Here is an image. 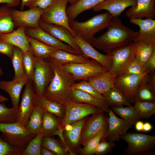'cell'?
<instances>
[{
	"instance_id": "cell-1",
	"label": "cell",
	"mask_w": 155,
	"mask_h": 155,
	"mask_svg": "<svg viewBox=\"0 0 155 155\" xmlns=\"http://www.w3.org/2000/svg\"><path fill=\"white\" fill-rule=\"evenodd\" d=\"M106 31L94 38L92 46L111 55L115 51L129 45L133 42L138 31L125 25L118 17H114Z\"/></svg>"
},
{
	"instance_id": "cell-2",
	"label": "cell",
	"mask_w": 155,
	"mask_h": 155,
	"mask_svg": "<svg viewBox=\"0 0 155 155\" xmlns=\"http://www.w3.org/2000/svg\"><path fill=\"white\" fill-rule=\"evenodd\" d=\"M47 59L52 67L54 75L43 96L50 100L63 105L71 101V88L76 81L60 64L51 58Z\"/></svg>"
},
{
	"instance_id": "cell-3",
	"label": "cell",
	"mask_w": 155,
	"mask_h": 155,
	"mask_svg": "<svg viewBox=\"0 0 155 155\" xmlns=\"http://www.w3.org/2000/svg\"><path fill=\"white\" fill-rule=\"evenodd\" d=\"M113 17L108 12L95 15L86 21H69V26L75 34L91 44L94 35L107 28L112 23Z\"/></svg>"
},
{
	"instance_id": "cell-4",
	"label": "cell",
	"mask_w": 155,
	"mask_h": 155,
	"mask_svg": "<svg viewBox=\"0 0 155 155\" xmlns=\"http://www.w3.org/2000/svg\"><path fill=\"white\" fill-rule=\"evenodd\" d=\"M120 138L125 141L128 146L124 153L129 155H154L155 135L136 133H125Z\"/></svg>"
},
{
	"instance_id": "cell-5",
	"label": "cell",
	"mask_w": 155,
	"mask_h": 155,
	"mask_svg": "<svg viewBox=\"0 0 155 155\" xmlns=\"http://www.w3.org/2000/svg\"><path fill=\"white\" fill-rule=\"evenodd\" d=\"M1 137L11 145L19 147H26L36 134L28 131L25 127L17 122L0 123Z\"/></svg>"
},
{
	"instance_id": "cell-6",
	"label": "cell",
	"mask_w": 155,
	"mask_h": 155,
	"mask_svg": "<svg viewBox=\"0 0 155 155\" xmlns=\"http://www.w3.org/2000/svg\"><path fill=\"white\" fill-rule=\"evenodd\" d=\"M35 67L32 82L36 94L43 96L44 92L50 82L54 75L51 63L46 59L35 57Z\"/></svg>"
},
{
	"instance_id": "cell-7",
	"label": "cell",
	"mask_w": 155,
	"mask_h": 155,
	"mask_svg": "<svg viewBox=\"0 0 155 155\" xmlns=\"http://www.w3.org/2000/svg\"><path fill=\"white\" fill-rule=\"evenodd\" d=\"M68 3L66 0H53L44 10L40 20L45 23L63 26L69 30L73 35L75 33L69 26L66 13Z\"/></svg>"
},
{
	"instance_id": "cell-8",
	"label": "cell",
	"mask_w": 155,
	"mask_h": 155,
	"mask_svg": "<svg viewBox=\"0 0 155 155\" xmlns=\"http://www.w3.org/2000/svg\"><path fill=\"white\" fill-rule=\"evenodd\" d=\"M63 105L65 113L61 125L63 127L82 119L90 115L101 112L104 113L96 106L87 103H77L71 101Z\"/></svg>"
},
{
	"instance_id": "cell-9",
	"label": "cell",
	"mask_w": 155,
	"mask_h": 155,
	"mask_svg": "<svg viewBox=\"0 0 155 155\" xmlns=\"http://www.w3.org/2000/svg\"><path fill=\"white\" fill-rule=\"evenodd\" d=\"M150 72L148 71L141 75L123 74L117 76L114 87L120 90L131 104L133 103L140 85Z\"/></svg>"
},
{
	"instance_id": "cell-10",
	"label": "cell",
	"mask_w": 155,
	"mask_h": 155,
	"mask_svg": "<svg viewBox=\"0 0 155 155\" xmlns=\"http://www.w3.org/2000/svg\"><path fill=\"white\" fill-rule=\"evenodd\" d=\"M61 65L65 71L73 76L75 81L80 80L87 81L91 77L108 70L93 59L90 60L89 62L85 63Z\"/></svg>"
},
{
	"instance_id": "cell-11",
	"label": "cell",
	"mask_w": 155,
	"mask_h": 155,
	"mask_svg": "<svg viewBox=\"0 0 155 155\" xmlns=\"http://www.w3.org/2000/svg\"><path fill=\"white\" fill-rule=\"evenodd\" d=\"M112 66L110 71L116 77L122 75L135 58V47L133 42L112 53Z\"/></svg>"
},
{
	"instance_id": "cell-12",
	"label": "cell",
	"mask_w": 155,
	"mask_h": 155,
	"mask_svg": "<svg viewBox=\"0 0 155 155\" xmlns=\"http://www.w3.org/2000/svg\"><path fill=\"white\" fill-rule=\"evenodd\" d=\"M101 112L92 114L88 118L82 129L80 140L83 146L98 134L104 127L108 125V117Z\"/></svg>"
},
{
	"instance_id": "cell-13",
	"label": "cell",
	"mask_w": 155,
	"mask_h": 155,
	"mask_svg": "<svg viewBox=\"0 0 155 155\" xmlns=\"http://www.w3.org/2000/svg\"><path fill=\"white\" fill-rule=\"evenodd\" d=\"M35 92L31 80H28L22 93L21 103L17 110L16 122L26 127L35 105L34 94Z\"/></svg>"
},
{
	"instance_id": "cell-14",
	"label": "cell",
	"mask_w": 155,
	"mask_h": 155,
	"mask_svg": "<svg viewBox=\"0 0 155 155\" xmlns=\"http://www.w3.org/2000/svg\"><path fill=\"white\" fill-rule=\"evenodd\" d=\"M88 118L87 116L63 127V137L71 155H75L81 149L80 147L82 130Z\"/></svg>"
},
{
	"instance_id": "cell-15",
	"label": "cell",
	"mask_w": 155,
	"mask_h": 155,
	"mask_svg": "<svg viewBox=\"0 0 155 155\" xmlns=\"http://www.w3.org/2000/svg\"><path fill=\"white\" fill-rule=\"evenodd\" d=\"M44 10L38 7L30 8L23 11L12 9V17L15 26L36 28Z\"/></svg>"
},
{
	"instance_id": "cell-16",
	"label": "cell",
	"mask_w": 155,
	"mask_h": 155,
	"mask_svg": "<svg viewBox=\"0 0 155 155\" xmlns=\"http://www.w3.org/2000/svg\"><path fill=\"white\" fill-rule=\"evenodd\" d=\"M26 33L34 39L58 50L64 51L74 54L80 55L71 46L54 37L38 26L36 28L26 27Z\"/></svg>"
},
{
	"instance_id": "cell-17",
	"label": "cell",
	"mask_w": 155,
	"mask_h": 155,
	"mask_svg": "<svg viewBox=\"0 0 155 155\" xmlns=\"http://www.w3.org/2000/svg\"><path fill=\"white\" fill-rule=\"evenodd\" d=\"M38 25L43 30L60 41L67 43L80 55H83L71 32L66 28L59 25L45 23L40 20Z\"/></svg>"
},
{
	"instance_id": "cell-18",
	"label": "cell",
	"mask_w": 155,
	"mask_h": 155,
	"mask_svg": "<svg viewBox=\"0 0 155 155\" xmlns=\"http://www.w3.org/2000/svg\"><path fill=\"white\" fill-rule=\"evenodd\" d=\"M129 21L140 28L133 42H141L155 45V20L151 18L130 19Z\"/></svg>"
},
{
	"instance_id": "cell-19",
	"label": "cell",
	"mask_w": 155,
	"mask_h": 155,
	"mask_svg": "<svg viewBox=\"0 0 155 155\" xmlns=\"http://www.w3.org/2000/svg\"><path fill=\"white\" fill-rule=\"evenodd\" d=\"M72 36L84 55L97 62L108 70H110L112 64L111 55L100 53L81 37L75 34Z\"/></svg>"
},
{
	"instance_id": "cell-20",
	"label": "cell",
	"mask_w": 155,
	"mask_h": 155,
	"mask_svg": "<svg viewBox=\"0 0 155 155\" xmlns=\"http://www.w3.org/2000/svg\"><path fill=\"white\" fill-rule=\"evenodd\" d=\"M108 114V127L103 140L107 138L109 141H118L120 136L126 133L131 126L122 119L117 117L111 108Z\"/></svg>"
},
{
	"instance_id": "cell-21",
	"label": "cell",
	"mask_w": 155,
	"mask_h": 155,
	"mask_svg": "<svg viewBox=\"0 0 155 155\" xmlns=\"http://www.w3.org/2000/svg\"><path fill=\"white\" fill-rule=\"evenodd\" d=\"M155 0H137L136 3L126 12L130 19H154L155 17Z\"/></svg>"
},
{
	"instance_id": "cell-22",
	"label": "cell",
	"mask_w": 155,
	"mask_h": 155,
	"mask_svg": "<svg viewBox=\"0 0 155 155\" xmlns=\"http://www.w3.org/2000/svg\"><path fill=\"white\" fill-rule=\"evenodd\" d=\"M28 80L25 75L20 78L0 82V89L9 94L11 99L12 107L17 111L19 106L21 90Z\"/></svg>"
},
{
	"instance_id": "cell-23",
	"label": "cell",
	"mask_w": 155,
	"mask_h": 155,
	"mask_svg": "<svg viewBox=\"0 0 155 155\" xmlns=\"http://www.w3.org/2000/svg\"><path fill=\"white\" fill-rule=\"evenodd\" d=\"M26 27L20 26L15 30L0 35V41L5 42L18 47L24 52L31 49L26 33Z\"/></svg>"
},
{
	"instance_id": "cell-24",
	"label": "cell",
	"mask_w": 155,
	"mask_h": 155,
	"mask_svg": "<svg viewBox=\"0 0 155 155\" xmlns=\"http://www.w3.org/2000/svg\"><path fill=\"white\" fill-rule=\"evenodd\" d=\"M137 0H105L92 9L95 12L107 10L113 17L120 16L125 9L135 4Z\"/></svg>"
},
{
	"instance_id": "cell-25",
	"label": "cell",
	"mask_w": 155,
	"mask_h": 155,
	"mask_svg": "<svg viewBox=\"0 0 155 155\" xmlns=\"http://www.w3.org/2000/svg\"><path fill=\"white\" fill-rule=\"evenodd\" d=\"M116 76L107 70L89 78L87 80L99 94L102 95L114 87Z\"/></svg>"
},
{
	"instance_id": "cell-26",
	"label": "cell",
	"mask_w": 155,
	"mask_h": 155,
	"mask_svg": "<svg viewBox=\"0 0 155 155\" xmlns=\"http://www.w3.org/2000/svg\"><path fill=\"white\" fill-rule=\"evenodd\" d=\"M70 100L75 102L87 103L95 106L107 114L111 108L105 102L98 99L86 92L80 90H71Z\"/></svg>"
},
{
	"instance_id": "cell-27",
	"label": "cell",
	"mask_w": 155,
	"mask_h": 155,
	"mask_svg": "<svg viewBox=\"0 0 155 155\" xmlns=\"http://www.w3.org/2000/svg\"><path fill=\"white\" fill-rule=\"evenodd\" d=\"M34 100L35 105L39 106L46 111L52 113L61 120L64 118L65 111L63 105L57 102L50 100L43 96H39L34 94Z\"/></svg>"
},
{
	"instance_id": "cell-28",
	"label": "cell",
	"mask_w": 155,
	"mask_h": 155,
	"mask_svg": "<svg viewBox=\"0 0 155 155\" xmlns=\"http://www.w3.org/2000/svg\"><path fill=\"white\" fill-rule=\"evenodd\" d=\"M49 58L53 59L61 65L85 63L90 61L89 58L84 55L74 54L61 50H57Z\"/></svg>"
},
{
	"instance_id": "cell-29",
	"label": "cell",
	"mask_w": 155,
	"mask_h": 155,
	"mask_svg": "<svg viewBox=\"0 0 155 155\" xmlns=\"http://www.w3.org/2000/svg\"><path fill=\"white\" fill-rule=\"evenodd\" d=\"M105 0H78L74 4L66 9L69 21L74 20L80 14L85 11L92 9Z\"/></svg>"
},
{
	"instance_id": "cell-30",
	"label": "cell",
	"mask_w": 155,
	"mask_h": 155,
	"mask_svg": "<svg viewBox=\"0 0 155 155\" xmlns=\"http://www.w3.org/2000/svg\"><path fill=\"white\" fill-rule=\"evenodd\" d=\"M45 111L42 107L35 106L26 126L29 132L36 134L40 131L42 127L43 116Z\"/></svg>"
},
{
	"instance_id": "cell-31",
	"label": "cell",
	"mask_w": 155,
	"mask_h": 155,
	"mask_svg": "<svg viewBox=\"0 0 155 155\" xmlns=\"http://www.w3.org/2000/svg\"><path fill=\"white\" fill-rule=\"evenodd\" d=\"M29 41L31 49L34 56L36 57L46 59L58 50L47 45L34 38L27 35Z\"/></svg>"
},
{
	"instance_id": "cell-32",
	"label": "cell",
	"mask_w": 155,
	"mask_h": 155,
	"mask_svg": "<svg viewBox=\"0 0 155 155\" xmlns=\"http://www.w3.org/2000/svg\"><path fill=\"white\" fill-rule=\"evenodd\" d=\"M102 95L105 102L111 107L131 105V104L122 92L115 87L111 89Z\"/></svg>"
},
{
	"instance_id": "cell-33",
	"label": "cell",
	"mask_w": 155,
	"mask_h": 155,
	"mask_svg": "<svg viewBox=\"0 0 155 155\" xmlns=\"http://www.w3.org/2000/svg\"><path fill=\"white\" fill-rule=\"evenodd\" d=\"M12 9L7 5L0 6V35L14 30L12 17Z\"/></svg>"
},
{
	"instance_id": "cell-34",
	"label": "cell",
	"mask_w": 155,
	"mask_h": 155,
	"mask_svg": "<svg viewBox=\"0 0 155 155\" xmlns=\"http://www.w3.org/2000/svg\"><path fill=\"white\" fill-rule=\"evenodd\" d=\"M61 121L55 115L45 111L43 117L41 129L44 136L53 137V133L61 125Z\"/></svg>"
},
{
	"instance_id": "cell-35",
	"label": "cell",
	"mask_w": 155,
	"mask_h": 155,
	"mask_svg": "<svg viewBox=\"0 0 155 155\" xmlns=\"http://www.w3.org/2000/svg\"><path fill=\"white\" fill-rule=\"evenodd\" d=\"M111 108L116 114L119 116L126 122L131 126L141 119L133 106L131 105L123 106H113Z\"/></svg>"
},
{
	"instance_id": "cell-36",
	"label": "cell",
	"mask_w": 155,
	"mask_h": 155,
	"mask_svg": "<svg viewBox=\"0 0 155 155\" xmlns=\"http://www.w3.org/2000/svg\"><path fill=\"white\" fill-rule=\"evenodd\" d=\"M149 73L140 85L135 100L142 102H155V89L152 86L148 81Z\"/></svg>"
},
{
	"instance_id": "cell-37",
	"label": "cell",
	"mask_w": 155,
	"mask_h": 155,
	"mask_svg": "<svg viewBox=\"0 0 155 155\" xmlns=\"http://www.w3.org/2000/svg\"><path fill=\"white\" fill-rule=\"evenodd\" d=\"M24 53L20 49L13 46L11 59L14 71L13 79L21 78L25 75L23 59Z\"/></svg>"
},
{
	"instance_id": "cell-38",
	"label": "cell",
	"mask_w": 155,
	"mask_h": 155,
	"mask_svg": "<svg viewBox=\"0 0 155 155\" xmlns=\"http://www.w3.org/2000/svg\"><path fill=\"white\" fill-rule=\"evenodd\" d=\"M108 127V125L104 127L98 134L86 142L80 151L82 154L92 155L95 154L96 148L101 141L104 139Z\"/></svg>"
},
{
	"instance_id": "cell-39",
	"label": "cell",
	"mask_w": 155,
	"mask_h": 155,
	"mask_svg": "<svg viewBox=\"0 0 155 155\" xmlns=\"http://www.w3.org/2000/svg\"><path fill=\"white\" fill-rule=\"evenodd\" d=\"M133 106L141 119H147L155 114V102H142L135 100Z\"/></svg>"
},
{
	"instance_id": "cell-40",
	"label": "cell",
	"mask_w": 155,
	"mask_h": 155,
	"mask_svg": "<svg viewBox=\"0 0 155 155\" xmlns=\"http://www.w3.org/2000/svg\"><path fill=\"white\" fill-rule=\"evenodd\" d=\"M133 42L135 47V58L145 64L155 50V45L141 42Z\"/></svg>"
},
{
	"instance_id": "cell-41",
	"label": "cell",
	"mask_w": 155,
	"mask_h": 155,
	"mask_svg": "<svg viewBox=\"0 0 155 155\" xmlns=\"http://www.w3.org/2000/svg\"><path fill=\"white\" fill-rule=\"evenodd\" d=\"M44 136L41 129L29 142L22 152V155H41L42 143Z\"/></svg>"
},
{
	"instance_id": "cell-42",
	"label": "cell",
	"mask_w": 155,
	"mask_h": 155,
	"mask_svg": "<svg viewBox=\"0 0 155 155\" xmlns=\"http://www.w3.org/2000/svg\"><path fill=\"white\" fill-rule=\"evenodd\" d=\"M42 146L49 149L55 155H66L68 151L59 141L53 137L44 136L42 143Z\"/></svg>"
},
{
	"instance_id": "cell-43",
	"label": "cell",
	"mask_w": 155,
	"mask_h": 155,
	"mask_svg": "<svg viewBox=\"0 0 155 155\" xmlns=\"http://www.w3.org/2000/svg\"><path fill=\"white\" fill-rule=\"evenodd\" d=\"M23 63L25 75L32 81L35 67V56L30 49L24 53Z\"/></svg>"
},
{
	"instance_id": "cell-44",
	"label": "cell",
	"mask_w": 155,
	"mask_h": 155,
	"mask_svg": "<svg viewBox=\"0 0 155 155\" xmlns=\"http://www.w3.org/2000/svg\"><path fill=\"white\" fill-rule=\"evenodd\" d=\"M17 110L12 107H7L4 102L0 103V123H11L16 122Z\"/></svg>"
},
{
	"instance_id": "cell-45",
	"label": "cell",
	"mask_w": 155,
	"mask_h": 155,
	"mask_svg": "<svg viewBox=\"0 0 155 155\" xmlns=\"http://www.w3.org/2000/svg\"><path fill=\"white\" fill-rule=\"evenodd\" d=\"M71 89L82 90L98 99L105 102L103 95L98 93L94 88L87 80H81L78 82H75L72 86Z\"/></svg>"
},
{
	"instance_id": "cell-46",
	"label": "cell",
	"mask_w": 155,
	"mask_h": 155,
	"mask_svg": "<svg viewBox=\"0 0 155 155\" xmlns=\"http://www.w3.org/2000/svg\"><path fill=\"white\" fill-rule=\"evenodd\" d=\"M0 133V155H22L26 147L12 146L3 139Z\"/></svg>"
},
{
	"instance_id": "cell-47",
	"label": "cell",
	"mask_w": 155,
	"mask_h": 155,
	"mask_svg": "<svg viewBox=\"0 0 155 155\" xmlns=\"http://www.w3.org/2000/svg\"><path fill=\"white\" fill-rule=\"evenodd\" d=\"M148 70L145 64L135 58L122 74H133L141 75Z\"/></svg>"
},
{
	"instance_id": "cell-48",
	"label": "cell",
	"mask_w": 155,
	"mask_h": 155,
	"mask_svg": "<svg viewBox=\"0 0 155 155\" xmlns=\"http://www.w3.org/2000/svg\"><path fill=\"white\" fill-rule=\"evenodd\" d=\"M115 146L114 142L103 140L98 145L95 154L98 155L105 154L111 152Z\"/></svg>"
},
{
	"instance_id": "cell-49",
	"label": "cell",
	"mask_w": 155,
	"mask_h": 155,
	"mask_svg": "<svg viewBox=\"0 0 155 155\" xmlns=\"http://www.w3.org/2000/svg\"><path fill=\"white\" fill-rule=\"evenodd\" d=\"M53 0H31L26 5L29 8L38 7L44 10L46 9Z\"/></svg>"
},
{
	"instance_id": "cell-50",
	"label": "cell",
	"mask_w": 155,
	"mask_h": 155,
	"mask_svg": "<svg viewBox=\"0 0 155 155\" xmlns=\"http://www.w3.org/2000/svg\"><path fill=\"white\" fill-rule=\"evenodd\" d=\"M13 46L8 43L0 41V53L5 55L11 59L12 56Z\"/></svg>"
},
{
	"instance_id": "cell-51",
	"label": "cell",
	"mask_w": 155,
	"mask_h": 155,
	"mask_svg": "<svg viewBox=\"0 0 155 155\" xmlns=\"http://www.w3.org/2000/svg\"><path fill=\"white\" fill-rule=\"evenodd\" d=\"M145 64L147 69L150 72H155V50L153 51Z\"/></svg>"
},
{
	"instance_id": "cell-52",
	"label": "cell",
	"mask_w": 155,
	"mask_h": 155,
	"mask_svg": "<svg viewBox=\"0 0 155 155\" xmlns=\"http://www.w3.org/2000/svg\"><path fill=\"white\" fill-rule=\"evenodd\" d=\"M20 3V0H0V4H6L11 7H17Z\"/></svg>"
},
{
	"instance_id": "cell-53",
	"label": "cell",
	"mask_w": 155,
	"mask_h": 155,
	"mask_svg": "<svg viewBox=\"0 0 155 155\" xmlns=\"http://www.w3.org/2000/svg\"><path fill=\"white\" fill-rule=\"evenodd\" d=\"M144 124L143 121L140 120L137 121L135 125L136 130L138 131H143Z\"/></svg>"
},
{
	"instance_id": "cell-54",
	"label": "cell",
	"mask_w": 155,
	"mask_h": 155,
	"mask_svg": "<svg viewBox=\"0 0 155 155\" xmlns=\"http://www.w3.org/2000/svg\"><path fill=\"white\" fill-rule=\"evenodd\" d=\"M41 155H54V153L47 148L42 146L41 150Z\"/></svg>"
},
{
	"instance_id": "cell-55",
	"label": "cell",
	"mask_w": 155,
	"mask_h": 155,
	"mask_svg": "<svg viewBox=\"0 0 155 155\" xmlns=\"http://www.w3.org/2000/svg\"><path fill=\"white\" fill-rule=\"evenodd\" d=\"M153 128L151 124L149 122H145L144 124L143 131L144 132H148L151 130Z\"/></svg>"
},
{
	"instance_id": "cell-56",
	"label": "cell",
	"mask_w": 155,
	"mask_h": 155,
	"mask_svg": "<svg viewBox=\"0 0 155 155\" xmlns=\"http://www.w3.org/2000/svg\"><path fill=\"white\" fill-rule=\"evenodd\" d=\"M31 0H21V3L20 5V9L21 10H23L24 9L25 6L31 1Z\"/></svg>"
},
{
	"instance_id": "cell-57",
	"label": "cell",
	"mask_w": 155,
	"mask_h": 155,
	"mask_svg": "<svg viewBox=\"0 0 155 155\" xmlns=\"http://www.w3.org/2000/svg\"><path fill=\"white\" fill-rule=\"evenodd\" d=\"M9 100V99L5 96L0 95V102H3L5 101H7Z\"/></svg>"
},
{
	"instance_id": "cell-58",
	"label": "cell",
	"mask_w": 155,
	"mask_h": 155,
	"mask_svg": "<svg viewBox=\"0 0 155 155\" xmlns=\"http://www.w3.org/2000/svg\"><path fill=\"white\" fill-rule=\"evenodd\" d=\"M68 3L70 4V5H73L78 0H66Z\"/></svg>"
},
{
	"instance_id": "cell-59",
	"label": "cell",
	"mask_w": 155,
	"mask_h": 155,
	"mask_svg": "<svg viewBox=\"0 0 155 155\" xmlns=\"http://www.w3.org/2000/svg\"><path fill=\"white\" fill-rule=\"evenodd\" d=\"M3 73V71L0 65V77L2 75Z\"/></svg>"
}]
</instances>
